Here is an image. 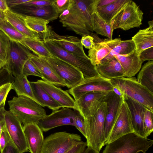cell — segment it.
<instances>
[{"label": "cell", "instance_id": "obj_1", "mask_svg": "<svg viewBox=\"0 0 153 153\" xmlns=\"http://www.w3.org/2000/svg\"><path fill=\"white\" fill-rule=\"evenodd\" d=\"M91 0H69L67 8L59 15L63 27L82 36L90 35L93 25L88 6Z\"/></svg>", "mask_w": 153, "mask_h": 153}, {"label": "cell", "instance_id": "obj_2", "mask_svg": "<svg viewBox=\"0 0 153 153\" xmlns=\"http://www.w3.org/2000/svg\"><path fill=\"white\" fill-rule=\"evenodd\" d=\"M10 111L24 124H37L47 116L45 109L35 100L24 96L14 97L8 101Z\"/></svg>", "mask_w": 153, "mask_h": 153}, {"label": "cell", "instance_id": "obj_3", "mask_svg": "<svg viewBox=\"0 0 153 153\" xmlns=\"http://www.w3.org/2000/svg\"><path fill=\"white\" fill-rule=\"evenodd\" d=\"M113 86L124 95L153 111V94L139 83L135 77H119L111 79Z\"/></svg>", "mask_w": 153, "mask_h": 153}, {"label": "cell", "instance_id": "obj_4", "mask_svg": "<svg viewBox=\"0 0 153 153\" xmlns=\"http://www.w3.org/2000/svg\"><path fill=\"white\" fill-rule=\"evenodd\" d=\"M106 104L103 102L92 115L85 118L86 131L87 147L98 152L105 145L104 126Z\"/></svg>", "mask_w": 153, "mask_h": 153}, {"label": "cell", "instance_id": "obj_5", "mask_svg": "<svg viewBox=\"0 0 153 153\" xmlns=\"http://www.w3.org/2000/svg\"><path fill=\"white\" fill-rule=\"evenodd\" d=\"M153 144L152 140L132 132L106 144L102 153H145Z\"/></svg>", "mask_w": 153, "mask_h": 153}, {"label": "cell", "instance_id": "obj_6", "mask_svg": "<svg viewBox=\"0 0 153 153\" xmlns=\"http://www.w3.org/2000/svg\"><path fill=\"white\" fill-rule=\"evenodd\" d=\"M42 41L45 46L53 56L76 68L82 73L85 78L99 75L96 65L91 63L89 58H82L70 53L53 42L46 39L43 38Z\"/></svg>", "mask_w": 153, "mask_h": 153}, {"label": "cell", "instance_id": "obj_7", "mask_svg": "<svg viewBox=\"0 0 153 153\" xmlns=\"http://www.w3.org/2000/svg\"><path fill=\"white\" fill-rule=\"evenodd\" d=\"M143 14L136 3L130 0L112 19L110 25L113 30L118 28L127 30L139 27L142 24Z\"/></svg>", "mask_w": 153, "mask_h": 153}, {"label": "cell", "instance_id": "obj_8", "mask_svg": "<svg viewBox=\"0 0 153 153\" xmlns=\"http://www.w3.org/2000/svg\"><path fill=\"white\" fill-rule=\"evenodd\" d=\"M82 141L76 134L60 131L52 134L45 139L41 153H65Z\"/></svg>", "mask_w": 153, "mask_h": 153}, {"label": "cell", "instance_id": "obj_9", "mask_svg": "<svg viewBox=\"0 0 153 153\" xmlns=\"http://www.w3.org/2000/svg\"><path fill=\"white\" fill-rule=\"evenodd\" d=\"M31 53L21 44L10 41L7 59L4 68L15 77H23L22 71Z\"/></svg>", "mask_w": 153, "mask_h": 153}, {"label": "cell", "instance_id": "obj_10", "mask_svg": "<svg viewBox=\"0 0 153 153\" xmlns=\"http://www.w3.org/2000/svg\"><path fill=\"white\" fill-rule=\"evenodd\" d=\"M42 58L49 63L58 76L64 81L66 86L69 89L79 84L85 78L79 70L56 57Z\"/></svg>", "mask_w": 153, "mask_h": 153}, {"label": "cell", "instance_id": "obj_11", "mask_svg": "<svg viewBox=\"0 0 153 153\" xmlns=\"http://www.w3.org/2000/svg\"><path fill=\"white\" fill-rule=\"evenodd\" d=\"M110 80L99 75L92 77L84 78L79 84L66 91L76 101L87 92L93 91L108 92L112 91L114 87Z\"/></svg>", "mask_w": 153, "mask_h": 153}, {"label": "cell", "instance_id": "obj_12", "mask_svg": "<svg viewBox=\"0 0 153 153\" xmlns=\"http://www.w3.org/2000/svg\"><path fill=\"white\" fill-rule=\"evenodd\" d=\"M77 111L68 108L53 111L41 120L37 125L42 131L47 132L53 128L62 126H74V119Z\"/></svg>", "mask_w": 153, "mask_h": 153}, {"label": "cell", "instance_id": "obj_13", "mask_svg": "<svg viewBox=\"0 0 153 153\" xmlns=\"http://www.w3.org/2000/svg\"><path fill=\"white\" fill-rule=\"evenodd\" d=\"M42 38L51 40L67 51L78 56L88 58L85 54L81 39L76 37L60 35L55 33L51 27L48 25L47 31L42 33Z\"/></svg>", "mask_w": 153, "mask_h": 153}, {"label": "cell", "instance_id": "obj_14", "mask_svg": "<svg viewBox=\"0 0 153 153\" xmlns=\"http://www.w3.org/2000/svg\"><path fill=\"white\" fill-rule=\"evenodd\" d=\"M132 132H133V130L130 112L124 99L119 108L109 136L105 145Z\"/></svg>", "mask_w": 153, "mask_h": 153}, {"label": "cell", "instance_id": "obj_15", "mask_svg": "<svg viewBox=\"0 0 153 153\" xmlns=\"http://www.w3.org/2000/svg\"><path fill=\"white\" fill-rule=\"evenodd\" d=\"M6 129L14 144L21 153L29 151L22 123L10 111H3Z\"/></svg>", "mask_w": 153, "mask_h": 153}, {"label": "cell", "instance_id": "obj_16", "mask_svg": "<svg viewBox=\"0 0 153 153\" xmlns=\"http://www.w3.org/2000/svg\"><path fill=\"white\" fill-rule=\"evenodd\" d=\"M108 92L93 91L86 93L75 101L76 108L84 118L94 114L103 102Z\"/></svg>", "mask_w": 153, "mask_h": 153}, {"label": "cell", "instance_id": "obj_17", "mask_svg": "<svg viewBox=\"0 0 153 153\" xmlns=\"http://www.w3.org/2000/svg\"><path fill=\"white\" fill-rule=\"evenodd\" d=\"M123 99L124 97H120L113 91L108 92L104 99L103 102L106 104L104 126L105 142L109 137L116 115Z\"/></svg>", "mask_w": 153, "mask_h": 153}, {"label": "cell", "instance_id": "obj_18", "mask_svg": "<svg viewBox=\"0 0 153 153\" xmlns=\"http://www.w3.org/2000/svg\"><path fill=\"white\" fill-rule=\"evenodd\" d=\"M29 60L40 72L42 80L57 86H66L64 81L57 75L43 58L31 53Z\"/></svg>", "mask_w": 153, "mask_h": 153}, {"label": "cell", "instance_id": "obj_19", "mask_svg": "<svg viewBox=\"0 0 153 153\" xmlns=\"http://www.w3.org/2000/svg\"><path fill=\"white\" fill-rule=\"evenodd\" d=\"M10 9L24 15L41 18L50 22L56 19L59 15L52 5L33 6L21 4Z\"/></svg>", "mask_w": 153, "mask_h": 153}, {"label": "cell", "instance_id": "obj_20", "mask_svg": "<svg viewBox=\"0 0 153 153\" xmlns=\"http://www.w3.org/2000/svg\"><path fill=\"white\" fill-rule=\"evenodd\" d=\"M124 99L129 109L133 132L146 138L144 127V117L146 108L144 106L126 96Z\"/></svg>", "mask_w": 153, "mask_h": 153}, {"label": "cell", "instance_id": "obj_21", "mask_svg": "<svg viewBox=\"0 0 153 153\" xmlns=\"http://www.w3.org/2000/svg\"><path fill=\"white\" fill-rule=\"evenodd\" d=\"M36 82L62 108H68L76 109L75 100L66 91H64L42 80L38 79Z\"/></svg>", "mask_w": 153, "mask_h": 153}, {"label": "cell", "instance_id": "obj_22", "mask_svg": "<svg viewBox=\"0 0 153 153\" xmlns=\"http://www.w3.org/2000/svg\"><path fill=\"white\" fill-rule=\"evenodd\" d=\"M121 40L120 38L111 40L106 39L97 41L94 39L95 44L88 51V57L94 65L99 64L100 61L117 45Z\"/></svg>", "mask_w": 153, "mask_h": 153}, {"label": "cell", "instance_id": "obj_23", "mask_svg": "<svg viewBox=\"0 0 153 153\" xmlns=\"http://www.w3.org/2000/svg\"><path fill=\"white\" fill-rule=\"evenodd\" d=\"M23 128L29 151L41 153L45 139L42 131L34 123L24 124Z\"/></svg>", "mask_w": 153, "mask_h": 153}, {"label": "cell", "instance_id": "obj_24", "mask_svg": "<svg viewBox=\"0 0 153 153\" xmlns=\"http://www.w3.org/2000/svg\"><path fill=\"white\" fill-rule=\"evenodd\" d=\"M114 57L120 63L124 71V77H133L141 68L143 62L135 50L128 54L118 55Z\"/></svg>", "mask_w": 153, "mask_h": 153}, {"label": "cell", "instance_id": "obj_25", "mask_svg": "<svg viewBox=\"0 0 153 153\" xmlns=\"http://www.w3.org/2000/svg\"><path fill=\"white\" fill-rule=\"evenodd\" d=\"M6 20L19 31L27 37L41 40V35L34 32L27 27L23 14L15 12L9 9L5 12Z\"/></svg>", "mask_w": 153, "mask_h": 153}, {"label": "cell", "instance_id": "obj_26", "mask_svg": "<svg viewBox=\"0 0 153 153\" xmlns=\"http://www.w3.org/2000/svg\"><path fill=\"white\" fill-rule=\"evenodd\" d=\"M149 27L141 29L132 37L136 53L139 55L144 50L153 47V21L148 22Z\"/></svg>", "mask_w": 153, "mask_h": 153}, {"label": "cell", "instance_id": "obj_27", "mask_svg": "<svg viewBox=\"0 0 153 153\" xmlns=\"http://www.w3.org/2000/svg\"><path fill=\"white\" fill-rule=\"evenodd\" d=\"M97 71L102 76L109 79L124 77V71L120 63L115 57L108 62L96 65Z\"/></svg>", "mask_w": 153, "mask_h": 153}, {"label": "cell", "instance_id": "obj_28", "mask_svg": "<svg viewBox=\"0 0 153 153\" xmlns=\"http://www.w3.org/2000/svg\"><path fill=\"white\" fill-rule=\"evenodd\" d=\"M30 83L36 101L42 107H46L53 111L62 108L36 81L30 82Z\"/></svg>", "mask_w": 153, "mask_h": 153}, {"label": "cell", "instance_id": "obj_29", "mask_svg": "<svg viewBox=\"0 0 153 153\" xmlns=\"http://www.w3.org/2000/svg\"><path fill=\"white\" fill-rule=\"evenodd\" d=\"M91 0L89 5L88 9L92 19L93 31L98 34L107 37L109 39H112L114 30L110 24L106 22L99 16Z\"/></svg>", "mask_w": 153, "mask_h": 153}, {"label": "cell", "instance_id": "obj_30", "mask_svg": "<svg viewBox=\"0 0 153 153\" xmlns=\"http://www.w3.org/2000/svg\"><path fill=\"white\" fill-rule=\"evenodd\" d=\"M130 0H115L106 5L95 8L99 16L106 22L110 24L112 19Z\"/></svg>", "mask_w": 153, "mask_h": 153}, {"label": "cell", "instance_id": "obj_31", "mask_svg": "<svg viewBox=\"0 0 153 153\" xmlns=\"http://www.w3.org/2000/svg\"><path fill=\"white\" fill-rule=\"evenodd\" d=\"M137 80L153 94V61H149L142 67Z\"/></svg>", "mask_w": 153, "mask_h": 153}, {"label": "cell", "instance_id": "obj_32", "mask_svg": "<svg viewBox=\"0 0 153 153\" xmlns=\"http://www.w3.org/2000/svg\"><path fill=\"white\" fill-rule=\"evenodd\" d=\"M135 50V46L131 39L121 40L117 45L113 48L109 53L101 60L100 63L111 60L115 58L114 57L115 55L128 54Z\"/></svg>", "mask_w": 153, "mask_h": 153}, {"label": "cell", "instance_id": "obj_33", "mask_svg": "<svg viewBox=\"0 0 153 153\" xmlns=\"http://www.w3.org/2000/svg\"><path fill=\"white\" fill-rule=\"evenodd\" d=\"M11 83L12 89L15 91L18 96L27 97L36 101L30 81L27 77H14Z\"/></svg>", "mask_w": 153, "mask_h": 153}, {"label": "cell", "instance_id": "obj_34", "mask_svg": "<svg viewBox=\"0 0 153 153\" xmlns=\"http://www.w3.org/2000/svg\"><path fill=\"white\" fill-rule=\"evenodd\" d=\"M23 45L38 56L48 58L54 56L45 46L42 39L39 40L28 38L24 40Z\"/></svg>", "mask_w": 153, "mask_h": 153}, {"label": "cell", "instance_id": "obj_35", "mask_svg": "<svg viewBox=\"0 0 153 153\" xmlns=\"http://www.w3.org/2000/svg\"><path fill=\"white\" fill-rule=\"evenodd\" d=\"M0 30L6 34L10 41L22 45L25 40L29 38L21 33L7 20L0 24Z\"/></svg>", "mask_w": 153, "mask_h": 153}, {"label": "cell", "instance_id": "obj_36", "mask_svg": "<svg viewBox=\"0 0 153 153\" xmlns=\"http://www.w3.org/2000/svg\"><path fill=\"white\" fill-rule=\"evenodd\" d=\"M24 15L25 20L27 27L31 30L39 33H43L47 31L48 20L40 18Z\"/></svg>", "mask_w": 153, "mask_h": 153}, {"label": "cell", "instance_id": "obj_37", "mask_svg": "<svg viewBox=\"0 0 153 153\" xmlns=\"http://www.w3.org/2000/svg\"><path fill=\"white\" fill-rule=\"evenodd\" d=\"M10 40L0 30V69L5 65L8 56Z\"/></svg>", "mask_w": 153, "mask_h": 153}, {"label": "cell", "instance_id": "obj_38", "mask_svg": "<svg viewBox=\"0 0 153 153\" xmlns=\"http://www.w3.org/2000/svg\"><path fill=\"white\" fill-rule=\"evenodd\" d=\"M153 111L146 108L144 114V127L146 138L153 131Z\"/></svg>", "mask_w": 153, "mask_h": 153}, {"label": "cell", "instance_id": "obj_39", "mask_svg": "<svg viewBox=\"0 0 153 153\" xmlns=\"http://www.w3.org/2000/svg\"><path fill=\"white\" fill-rule=\"evenodd\" d=\"M23 76L27 77L29 76H33L39 77L42 76L39 70L35 66L30 60L28 59L25 63L22 71Z\"/></svg>", "mask_w": 153, "mask_h": 153}, {"label": "cell", "instance_id": "obj_40", "mask_svg": "<svg viewBox=\"0 0 153 153\" xmlns=\"http://www.w3.org/2000/svg\"><path fill=\"white\" fill-rule=\"evenodd\" d=\"M77 111L76 114L74 117V126L86 138L87 133L85 119L80 112L78 111Z\"/></svg>", "mask_w": 153, "mask_h": 153}, {"label": "cell", "instance_id": "obj_41", "mask_svg": "<svg viewBox=\"0 0 153 153\" xmlns=\"http://www.w3.org/2000/svg\"><path fill=\"white\" fill-rule=\"evenodd\" d=\"M12 89L11 83H8L0 87V105H5L7 95Z\"/></svg>", "mask_w": 153, "mask_h": 153}, {"label": "cell", "instance_id": "obj_42", "mask_svg": "<svg viewBox=\"0 0 153 153\" xmlns=\"http://www.w3.org/2000/svg\"><path fill=\"white\" fill-rule=\"evenodd\" d=\"M14 78L4 68L0 69V87L5 84L11 83Z\"/></svg>", "mask_w": 153, "mask_h": 153}, {"label": "cell", "instance_id": "obj_43", "mask_svg": "<svg viewBox=\"0 0 153 153\" xmlns=\"http://www.w3.org/2000/svg\"><path fill=\"white\" fill-rule=\"evenodd\" d=\"M69 4V0H55L52 5L59 14L67 8Z\"/></svg>", "mask_w": 153, "mask_h": 153}, {"label": "cell", "instance_id": "obj_44", "mask_svg": "<svg viewBox=\"0 0 153 153\" xmlns=\"http://www.w3.org/2000/svg\"><path fill=\"white\" fill-rule=\"evenodd\" d=\"M10 139V137L7 131L5 126L2 130L0 135V150L1 153Z\"/></svg>", "mask_w": 153, "mask_h": 153}, {"label": "cell", "instance_id": "obj_45", "mask_svg": "<svg viewBox=\"0 0 153 153\" xmlns=\"http://www.w3.org/2000/svg\"><path fill=\"white\" fill-rule=\"evenodd\" d=\"M81 42L83 46L89 49L92 48L95 44L94 38L91 35L82 36Z\"/></svg>", "mask_w": 153, "mask_h": 153}, {"label": "cell", "instance_id": "obj_46", "mask_svg": "<svg viewBox=\"0 0 153 153\" xmlns=\"http://www.w3.org/2000/svg\"><path fill=\"white\" fill-rule=\"evenodd\" d=\"M53 0H33L21 4L24 5L33 6H43L52 5Z\"/></svg>", "mask_w": 153, "mask_h": 153}, {"label": "cell", "instance_id": "obj_47", "mask_svg": "<svg viewBox=\"0 0 153 153\" xmlns=\"http://www.w3.org/2000/svg\"><path fill=\"white\" fill-rule=\"evenodd\" d=\"M142 62L145 61H152L153 60V47L144 50L140 55Z\"/></svg>", "mask_w": 153, "mask_h": 153}, {"label": "cell", "instance_id": "obj_48", "mask_svg": "<svg viewBox=\"0 0 153 153\" xmlns=\"http://www.w3.org/2000/svg\"><path fill=\"white\" fill-rule=\"evenodd\" d=\"M87 147L86 142L83 141L74 146L65 153H84Z\"/></svg>", "mask_w": 153, "mask_h": 153}, {"label": "cell", "instance_id": "obj_49", "mask_svg": "<svg viewBox=\"0 0 153 153\" xmlns=\"http://www.w3.org/2000/svg\"><path fill=\"white\" fill-rule=\"evenodd\" d=\"M1 153H21L12 142L11 139Z\"/></svg>", "mask_w": 153, "mask_h": 153}, {"label": "cell", "instance_id": "obj_50", "mask_svg": "<svg viewBox=\"0 0 153 153\" xmlns=\"http://www.w3.org/2000/svg\"><path fill=\"white\" fill-rule=\"evenodd\" d=\"M30 0H6L7 6L11 9L22 4L30 1Z\"/></svg>", "mask_w": 153, "mask_h": 153}, {"label": "cell", "instance_id": "obj_51", "mask_svg": "<svg viewBox=\"0 0 153 153\" xmlns=\"http://www.w3.org/2000/svg\"><path fill=\"white\" fill-rule=\"evenodd\" d=\"M115 0H93L92 3L96 8L108 4Z\"/></svg>", "mask_w": 153, "mask_h": 153}, {"label": "cell", "instance_id": "obj_52", "mask_svg": "<svg viewBox=\"0 0 153 153\" xmlns=\"http://www.w3.org/2000/svg\"><path fill=\"white\" fill-rule=\"evenodd\" d=\"M5 105H0V135L3 129L5 126V123L3 114Z\"/></svg>", "mask_w": 153, "mask_h": 153}, {"label": "cell", "instance_id": "obj_53", "mask_svg": "<svg viewBox=\"0 0 153 153\" xmlns=\"http://www.w3.org/2000/svg\"><path fill=\"white\" fill-rule=\"evenodd\" d=\"M10 9L7 4L6 0H0V11L5 12Z\"/></svg>", "mask_w": 153, "mask_h": 153}, {"label": "cell", "instance_id": "obj_54", "mask_svg": "<svg viewBox=\"0 0 153 153\" xmlns=\"http://www.w3.org/2000/svg\"><path fill=\"white\" fill-rule=\"evenodd\" d=\"M84 153H100L90 147H87Z\"/></svg>", "mask_w": 153, "mask_h": 153}, {"label": "cell", "instance_id": "obj_55", "mask_svg": "<svg viewBox=\"0 0 153 153\" xmlns=\"http://www.w3.org/2000/svg\"><path fill=\"white\" fill-rule=\"evenodd\" d=\"M113 91L117 95L119 96L121 98L124 97V95L117 88L114 87L113 89Z\"/></svg>", "mask_w": 153, "mask_h": 153}, {"label": "cell", "instance_id": "obj_56", "mask_svg": "<svg viewBox=\"0 0 153 153\" xmlns=\"http://www.w3.org/2000/svg\"><path fill=\"white\" fill-rule=\"evenodd\" d=\"M6 20L5 12L0 11V24Z\"/></svg>", "mask_w": 153, "mask_h": 153}]
</instances>
